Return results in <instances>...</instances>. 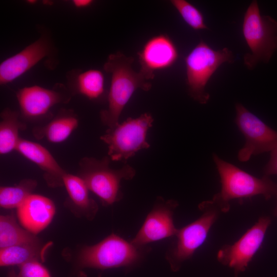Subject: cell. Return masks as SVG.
Returning a JSON list of instances; mask_svg holds the SVG:
<instances>
[{
    "mask_svg": "<svg viewBox=\"0 0 277 277\" xmlns=\"http://www.w3.org/2000/svg\"><path fill=\"white\" fill-rule=\"evenodd\" d=\"M133 61L132 57L117 51L110 54L104 65V70L111 74V84L108 107L101 111L100 118L108 128L119 123L125 106L136 90L148 91L151 88V83L146 76L133 70Z\"/></svg>",
    "mask_w": 277,
    "mask_h": 277,
    "instance_id": "1",
    "label": "cell"
},
{
    "mask_svg": "<svg viewBox=\"0 0 277 277\" xmlns=\"http://www.w3.org/2000/svg\"><path fill=\"white\" fill-rule=\"evenodd\" d=\"M213 160L220 176L221 190L212 201L220 211L227 212L230 208L229 202L232 200L258 195H262L268 200L276 195L277 183L268 176L255 177L223 160L215 154H213Z\"/></svg>",
    "mask_w": 277,
    "mask_h": 277,
    "instance_id": "2",
    "label": "cell"
},
{
    "mask_svg": "<svg viewBox=\"0 0 277 277\" xmlns=\"http://www.w3.org/2000/svg\"><path fill=\"white\" fill-rule=\"evenodd\" d=\"M149 251L150 248L138 247L112 233L94 245L82 247L77 254L76 262L81 268L106 269L129 267L139 262Z\"/></svg>",
    "mask_w": 277,
    "mask_h": 277,
    "instance_id": "3",
    "label": "cell"
},
{
    "mask_svg": "<svg viewBox=\"0 0 277 277\" xmlns=\"http://www.w3.org/2000/svg\"><path fill=\"white\" fill-rule=\"evenodd\" d=\"M110 160L108 156L102 159L84 157L79 163L77 175L105 206L122 200L121 181L132 179L136 173L134 168L128 164L118 169H112L109 166Z\"/></svg>",
    "mask_w": 277,
    "mask_h": 277,
    "instance_id": "4",
    "label": "cell"
},
{
    "mask_svg": "<svg viewBox=\"0 0 277 277\" xmlns=\"http://www.w3.org/2000/svg\"><path fill=\"white\" fill-rule=\"evenodd\" d=\"M242 33L250 52L244 56L249 69L260 63L269 62L277 50V21L269 15H262L256 1L247 8L243 18Z\"/></svg>",
    "mask_w": 277,
    "mask_h": 277,
    "instance_id": "5",
    "label": "cell"
},
{
    "mask_svg": "<svg viewBox=\"0 0 277 277\" xmlns=\"http://www.w3.org/2000/svg\"><path fill=\"white\" fill-rule=\"evenodd\" d=\"M234 61L232 52L227 48L215 50L203 40L185 57L188 94L201 104H206L210 94L206 86L211 77L224 63Z\"/></svg>",
    "mask_w": 277,
    "mask_h": 277,
    "instance_id": "6",
    "label": "cell"
},
{
    "mask_svg": "<svg viewBox=\"0 0 277 277\" xmlns=\"http://www.w3.org/2000/svg\"><path fill=\"white\" fill-rule=\"evenodd\" d=\"M153 121L151 114L145 113L108 128L100 139L107 145L110 160L126 161L138 151L149 148L147 134Z\"/></svg>",
    "mask_w": 277,
    "mask_h": 277,
    "instance_id": "7",
    "label": "cell"
},
{
    "mask_svg": "<svg viewBox=\"0 0 277 277\" xmlns=\"http://www.w3.org/2000/svg\"><path fill=\"white\" fill-rule=\"evenodd\" d=\"M199 209L203 212L201 216L178 229L175 241L166 252V259L173 270H178L182 263L191 258L204 244L220 210L212 201L202 202Z\"/></svg>",
    "mask_w": 277,
    "mask_h": 277,
    "instance_id": "8",
    "label": "cell"
},
{
    "mask_svg": "<svg viewBox=\"0 0 277 277\" xmlns=\"http://www.w3.org/2000/svg\"><path fill=\"white\" fill-rule=\"evenodd\" d=\"M235 123L244 134L246 143L238 152V159L247 161L252 155L277 149V131L274 130L243 105H235Z\"/></svg>",
    "mask_w": 277,
    "mask_h": 277,
    "instance_id": "9",
    "label": "cell"
},
{
    "mask_svg": "<svg viewBox=\"0 0 277 277\" xmlns=\"http://www.w3.org/2000/svg\"><path fill=\"white\" fill-rule=\"evenodd\" d=\"M271 222L268 216L259 218L237 241L223 246L217 252L218 261L233 269L236 274L245 271L261 247Z\"/></svg>",
    "mask_w": 277,
    "mask_h": 277,
    "instance_id": "10",
    "label": "cell"
},
{
    "mask_svg": "<svg viewBox=\"0 0 277 277\" xmlns=\"http://www.w3.org/2000/svg\"><path fill=\"white\" fill-rule=\"evenodd\" d=\"M56 52L51 35L47 31H42L37 40L1 63V85L14 81L44 58L53 61Z\"/></svg>",
    "mask_w": 277,
    "mask_h": 277,
    "instance_id": "11",
    "label": "cell"
},
{
    "mask_svg": "<svg viewBox=\"0 0 277 277\" xmlns=\"http://www.w3.org/2000/svg\"><path fill=\"white\" fill-rule=\"evenodd\" d=\"M174 200H165L158 196L147 214L142 227L131 242L138 247L175 236L177 229L173 222V214L178 206Z\"/></svg>",
    "mask_w": 277,
    "mask_h": 277,
    "instance_id": "12",
    "label": "cell"
},
{
    "mask_svg": "<svg viewBox=\"0 0 277 277\" xmlns=\"http://www.w3.org/2000/svg\"><path fill=\"white\" fill-rule=\"evenodd\" d=\"M72 94L65 85L57 84L52 89L35 85L25 87L16 92L21 115L28 119L43 116L54 105L68 103Z\"/></svg>",
    "mask_w": 277,
    "mask_h": 277,
    "instance_id": "13",
    "label": "cell"
},
{
    "mask_svg": "<svg viewBox=\"0 0 277 277\" xmlns=\"http://www.w3.org/2000/svg\"><path fill=\"white\" fill-rule=\"evenodd\" d=\"M141 65L140 71L148 80L154 77V72L172 67L177 61L179 51L167 34H160L150 38L137 53Z\"/></svg>",
    "mask_w": 277,
    "mask_h": 277,
    "instance_id": "14",
    "label": "cell"
},
{
    "mask_svg": "<svg viewBox=\"0 0 277 277\" xmlns=\"http://www.w3.org/2000/svg\"><path fill=\"white\" fill-rule=\"evenodd\" d=\"M55 211L52 200L32 194L17 208V215L24 228L36 235L50 224Z\"/></svg>",
    "mask_w": 277,
    "mask_h": 277,
    "instance_id": "15",
    "label": "cell"
},
{
    "mask_svg": "<svg viewBox=\"0 0 277 277\" xmlns=\"http://www.w3.org/2000/svg\"><path fill=\"white\" fill-rule=\"evenodd\" d=\"M15 150L43 171L44 178L48 186L51 187L64 186L63 177L66 172L44 146L21 138Z\"/></svg>",
    "mask_w": 277,
    "mask_h": 277,
    "instance_id": "16",
    "label": "cell"
},
{
    "mask_svg": "<svg viewBox=\"0 0 277 277\" xmlns=\"http://www.w3.org/2000/svg\"><path fill=\"white\" fill-rule=\"evenodd\" d=\"M64 186L68 197L65 206L76 217H84L89 221L95 217L98 206L89 195L88 189L78 175L66 173L63 177Z\"/></svg>",
    "mask_w": 277,
    "mask_h": 277,
    "instance_id": "17",
    "label": "cell"
},
{
    "mask_svg": "<svg viewBox=\"0 0 277 277\" xmlns=\"http://www.w3.org/2000/svg\"><path fill=\"white\" fill-rule=\"evenodd\" d=\"M67 78L68 88L72 94H80L91 100H96L104 92V75L97 69L72 70L68 72Z\"/></svg>",
    "mask_w": 277,
    "mask_h": 277,
    "instance_id": "18",
    "label": "cell"
},
{
    "mask_svg": "<svg viewBox=\"0 0 277 277\" xmlns=\"http://www.w3.org/2000/svg\"><path fill=\"white\" fill-rule=\"evenodd\" d=\"M78 124L76 114L71 110H64L47 125L34 128L32 132L37 138H45L50 143H60L68 138Z\"/></svg>",
    "mask_w": 277,
    "mask_h": 277,
    "instance_id": "19",
    "label": "cell"
},
{
    "mask_svg": "<svg viewBox=\"0 0 277 277\" xmlns=\"http://www.w3.org/2000/svg\"><path fill=\"white\" fill-rule=\"evenodd\" d=\"M26 128V125L19 119V113L6 108L1 113L0 153L7 154L16 149L21 137L20 131Z\"/></svg>",
    "mask_w": 277,
    "mask_h": 277,
    "instance_id": "20",
    "label": "cell"
},
{
    "mask_svg": "<svg viewBox=\"0 0 277 277\" xmlns=\"http://www.w3.org/2000/svg\"><path fill=\"white\" fill-rule=\"evenodd\" d=\"M39 243L35 234L18 225L13 213L0 216V249Z\"/></svg>",
    "mask_w": 277,
    "mask_h": 277,
    "instance_id": "21",
    "label": "cell"
},
{
    "mask_svg": "<svg viewBox=\"0 0 277 277\" xmlns=\"http://www.w3.org/2000/svg\"><path fill=\"white\" fill-rule=\"evenodd\" d=\"M50 245L41 243L12 246L0 249L1 266H18L31 260L42 261Z\"/></svg>",
    "mask_w": 277,
    "mask_h": 277,
    "instance_id": "22",
    "label": "cell"
},
{
    "mask_svg": "<svg viewBox=\"0 0 277 277\" xmlns=\"http://www.w3.org/2000/svg\"><path fill=\"white\" fill-rule=\"evenodd\" d=\"M37 185L36 180L25 179L21 180L16 185L1 187V207L7 209L17 208L32 194Z\"/></svg>",
    "mask_w": 277,
    "mask_h": 277,
    "instance_id": "23",
    "label": "cell"
},
{
    "mask_svg": "<svg viewBox=\"0 0 277 277\" xmlns=\"http://www.w3.org/2000/svg\"><path fill=\"white\" fill-rule=\"evenodd\" d=\"M170 3L184 21L195 30L208 29L204 16L195 6L185 0H171Z\"/></svg>",
    "mask_w": 277,
    "mask_h": 277,
    "instance_id": "24",
    "label": "cell"
},
{
    "mask_svg": "<svg viewBox=\"0 0 277 277\" xmlns=\"http://www.w3.org/2000/svg\"><path fill=\"white\" fill-rule=\"evenodd\" d=\"M18 277H51L48 270L38 260H31L19 266Z\"/></svg>",
    "mask_w": 277,
    "mask_h": 277,
    "instance_id": "25",
    "label": "cell"
},
{
    "mask_svg": "<svg viewBox=\"0 0 277 277\" xmlns=\"http://www.w3.org/2000/svg\"><path fill=\"white\" fill-rule=\"evenodd\" d=\"M265 176L277 175V149L271 151L270 157L264 169Z\"/></svg>",
    "mask_w": 277,
    "mask_h": 277,
    "instance_id": "26",
    "label": "cell"
},
{
    "mask_svg": "<svg viewBox=\"0 0 277 277\" xmlns=\"http://www.w3.org/2000/svg\"><path fill=\"white\" fill-rule=\"evenodd\" d=\"M74 6L77 8H85L90 6L93 1L91 0H74L72 1Z\"/></svg>",
    "mask_w": 277,
    "mask_h": 277,
    "instance_id": "27",
    "label": "cell"
},
{
    "mask_svg": "<svg viewBox=\"0 0 277 277\" xmlns=\"http://www.w3.org/2000/svg\"><path fill=\"white\" fill-rule=\"evenodd\" d=\"M7 277H18L13 268L9 270Z\"/></svg>",
    "mask_w": 277,
    "mask_h": 277,
    "instance_id": "28",
    "label": "cell"
},
{
    "mask_svg": "<svg viewBox=\"0 0 277 277\" xmlns=\"http://www.w3.org/2000/svg\"><path fill=\"white\" fill-rule=\"evenodd\" d=\"M276 197H277V193L276 194ZM274 214L276 216H277V206L274 211Z\"/></svg>",
    "mask_w": 277,
    "mask_h": 277,
    "instance_id": "29",
    "label": "cell"
},
{
    "mask_svg": "<svg viewBox=\"0 0 277 277\" xmlns=\"http://www.w3.org/2000/svg\"><path fill=\"white\" fill-rule=\"evenodd\" d=\"M98 277H101V275H99Z\"/></svg>",
    "mask_w": 277,
    "mask_h": 277,
    "instance_id": "30",
    "label": "cell"
}]
</instances>
